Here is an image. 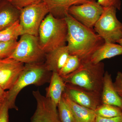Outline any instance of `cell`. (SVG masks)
<instances>
[{
  "label": "cell",
  "mask_w": 122,
  "mask_h": 122,
  "mask_svg": "<svg viewBox=\"0 0 122 122\" xmlns=\"http://www.w3.org/2000/svg\"><path fill=\"white\" fill-rule=\"evenodd\" d=\"M65 18L68 27L67 46L70 55H76L81 61L89 59L94 51L103 44V39L92 29L83 25L69 14Z\"/></svg>",
  "instance_id": "1"
},
{
  "label": "cell",
  "mask_w": 122,
  "mask_h": 122,
  "mask_svg": "<svg viewBox=\"0 0 122 122\" xmlns=\"http://www.w3.org/2000/svg\"><path fill=\"white\" fill-rule=\"evenodd\" d=\"M52 72L46 68L44 63L38 62L25 64L14 85L7 91L6 102L10 109H18L15 104L20 92L30 85L41 86L50 82Z\"/></svg>",
  "instance_id": "2"
},
{
  "label": "cell",
  "mask_w": 122,
  "mask_h": 122,
  "mask_svg": "<svg viewBox=\"0 0 122 122\" xmlns=\"http://www.w3.org/2000/svg\"><path fill=\"white\" fill-rule=\"evenodd\" d=\"M105 73L103 62L94 64L86 59L81 61L76 71L62 77L66 83L102 93Z\"/></svg>",
  "instance_id": "3"
},
{
  "label": "cell",
  "mask_w": 122,
  "mask_h": 122,
  "mask_svg": "<svg viewBox=\"0 0 122 122\" xmlns=\"http://www.w3.org/2000/svg\"><path fill=\"white\" fill-rule=\"evenodd\" d=\"M68 27L65 18H58L50 13L46 16L39 28V46L45 53L66 46Z\"/></svg>",
  "instance_id": "4"
},
{
  "label": "cell",
  "mask_w": 122,
  "mask_h": 122,
  "mask_svg": "<svg viewBox=\"0 0 122 122\" xmlns=\"http://www.w3.org/2000/svg\"><path fill=\"white\" fill-rule=\"evenodd\" d=\"M116 9L103 8V11L94 28L105 43H115L122 38V23L116 17Z\"/></svg>",
  "instance_id": "5"
},
{
  "label": "cell",
  "mask_w": 122,
  "mask_h": 122,
  "mask_svg": "<svg viewBox=\"0 0 122 122\" xmlns=\"http://www.w3.org/2000/svg\"><path fill=\"white\" fill-rule=\"evenodd\" d=\"M46 53L41 47L38 37L24 34L21 36L16 46L9 58L25 64L41 62Z\"/></svg>",
  "instance_id": "6"
},
{
  "label": "cell",
  "mask_w": 122,
  "mask_h": 122,
  "mask_svg": "<svg viewBox=\"0 0 122 122\" xmlns=\"http://www.w3.org/2000/svg\"><path fill=\"white\" fill-rule=\"evenodd\" d=\"M49 13L44 1L29 5L20 10L19 22L24 34L38 37L40 26Z\"/></svg>",
  "instance_id": "7"
},
{
  "label": "cell",
  "mask_w": 122,
  "mask_h": 122,
  "mask_svg": "<svg viewBox=\"0 0 122 122\" xmlns=\"http://www.w3.org/2000/svg\"><path fill=\"white\" fill-rule=\"evenodd\" d=\"M103 11V8L95 0H93L71 6L68 10V14L83 25L92 29Z\"/></svg>",
  "instance_id": "8"
},
{
  "label": "cell",
  "mask_w": 122,
  "mask_h": 122,
  "mask_svg": "<svg viewBox=\"0 0 122 122\" xmlns=\"http://www.w3.org/2000/svg\"><path fill=\"white\" fill-rule=\"evenodd\" d=\"M32 94L36 102V108L30 122H61L57 107L50 99L43 96L39 90Z\"/></svg>",
  "instance_id": "9"
},
{
  "label": "cell",
  "mask_w": 122,
  "mask_h": 122,
  "mask_svg": "<svg viewBox=\"0 0 122 122\" xmlns=\"http://www.w3.org/2000/svg\"><path fill=\"white\" fill-rule=\"evenodd\" d=\"M65 92L75 102L93 110L102 104L101 93L66 83Z\"/></svg>",
  "instance_id": "10"
},
{
  "label": "cell",
  "mask_w": 122,
  "mask_h": 122,
  "mask_svg": "<svg viewBox=\"0 0 122 122\" xmlns=\"http://www.w3.org/2000/svg\"><path fill=\"white\" fill-rule=\"evenodd\" d=\"M24 63L12 58H0V87L10 90L24 69Z\"/></svg>",
  "instance_id": "11"
},
{
  "label": "cell",
  "mask_w": 122,
  "mask_h": 122,
  "mask_svg": "<svg viewBox=\"0 0 122 122\" xmlns=\"http://www.w3.org/2000/svg\"><path fill=\"white\" fill-rule=\"evenodd\" d=\"M70 55L67 45L61 46L46 53V68L51 72L58 73Z\"/></svg>",
  "instance_id": "12"
},
{
  "label": "cell",
  "mask_w": 122,
  "mask_h": 122,
  "mask_svg": "<svg viewBox=\"0 0 122 122\" xmlns=\"http://www.w3.org/2000/svg\"><path fill=\"white\" fill-rule=\"evenodd\" d=\"M101 97L102 104L115 106L122 110V98L116 90L111 74L107 71L104 74Z\"/></svg>",
  "instance_id": "13"
},
{
  "label": "cell",
  "mask_w": 122,
  "mask_h": 122,
  "mask_svg": "<svg viewBox=\"0 0 122 122\" xmlns=\"http://www.w3.org/2000/svg\"><path fill=\"white\" fill-rule=\"evenodd\" d=\"M93 0H44L49 13L58 18H64L71 6L84 4Z\"/></svg>",
  "instance_id": "14"
},
{
  "label": "cell",
  "mask_w": 122,
  "mask_h": 122,
  "mask_svg": "<svg viewBox=\"0 0 122 122\" xmlns=\"http://www.w3.org/2000/svg\"><path fill=\"white\" fill-rule=\"evenodd\" d=\"M62 97L69 107L75 122H95L97 116L95 111L75 102L65 92Z\"/></svg>",
  "instance_id": "15"
},
{
  "label": "cell",
  "mask_w": 122,
  "mask_h": 122,
  "mask_svg": "<svg viewBox=\"0 0 122 122\" xmlns=\"http://www.w3.org/2000/svg\"><path fill=\"white\" fill-rule=\"evenodd\" d=\"M20 10L7 0L0 2V31L12 25L19 20Z\"/></svg>",
  "instance_id": "16"
},
{
  "label": "cell",
  "mask_w": 122,
  "mask_h": 122,
  "mask_svg": "<svg viewBox=\"0 0 122 122\" xmlns=\"http://www.w3.org/2000/svg\"><path fill=\"white\" fill-rule=\"evenodd\" d=\"M122 54V47L115 43H103L95 51L89 58L92 63L97 64L104 59Z\"/></svg>",
  "instance_id": "17"
},
{
  "label": "cell",
  "mask_w": 122,
  "mask_h": 122,
  "mask_svg": "<svg viewBox=\"0 0 122 122\" xmlns=\"http://www.w3.org/2000/svg\"><path fill=\"white\" fill-rule=\"evenodd\" d=\"M49 86L46 89V97L57 107L65 91L66 83L58 73L52 72Z\"/></svg>",
  "instance_id": "18"
},
{
  "label": "cell",
  "mask_w": 122,
  "mask_h": 122,
  "mask_svg": "<svg viewBox=\"0 0 122 122\" xmlns=\"http://www.w3.org/2000/svg\"><path fill=\"white\" fill-rule=\"evenodd\" d=\"M24 34L19 20L12 25L0 31V41L17 40L19 36Z\"/></svg>",
  "instance_id": "19"
},
{
  "label": "cell",
  "mask_w": 122,
  "mask_h": 122,
  "mask_svg": "<svg viewBox=\"0 0 122 122\" xmlns=\"http://www.w3.org/2000/svg\"><path fill=\"white\" fill-rule=\"evenodd\" d=\"M81 61L78 57L70 55L58 74L62 77L70 74L79 67Z\"/></svg>",
  "instance_id": "20"
},
{
  "label": "cell",
  "mask_w": 122,
  "mask_h": 122,
  "mask_svg": "<svg viewBox=\"0 0 122 122\" xmlns=\"http://www.w3.org/2000/svg\"><path fill=\"white\" fill-rule=\"evenodd\" d=\"M97 116L104 118H111L120 115L122 110L112 105L102 104L95 110Z\"/></svg>",
  "instance_id": "21"
},
{
  "label": "cell",
  "mask_w": 122,
  "mask_h": 122,
  "mask_svg": "<svg viewBox=\"0 0 122 122\" xmlns=\"http://www.w3.org/2000/svg\"><path fill=\"white\" fill-rule=\"evenodd\" d=\"M57 109L61 122H75L69 107L62 97L58 105Z\"/></svg>",
  "instance_id": "22"
},
{
  "label": "cell",
  "mask_w": 122,
  "mask_h": 122,
  "mask_svg": "<svg viewBox=\"0 0 122 122\" xmlns=\"http://www.w3.org/2000/svg\"><path fill=\"white\" fill-rule=\"evenodd\" d=\"M17 42V40L0 41V58L9 57L15 49Z\"/></svg>",
  "instance_id": "23"
},
{
  "label": "cell",
  "mask_w": 122,
  "mask_h": 122,
  "mask_svg": "<svg viewBox=\"0 0 122 122\" xmlns=\"http://www.w3.org/2000/svg\"><path fill=\"white\" fill-rule=\"evenodd\" d=\"M14 7L21 10L25 7L31 5L39 4L44 0H7Z\"/></svg>",
  "instance_id": "24"
},
{
  "label": "cell",
  "mask_w": 122,
  "mask_h": 122,
  "mask_svg": "<svg viewBox=\"0 0 122 122\" xmlns=\"http://www.w3.org/2000/svg\"><path fill=\"white\" fill-rule=\"evenodd\" d=\"M97 3L103 8L113 7L120 10L121 8V0H98Z\"/></svg>",
  "instance_id": "25"
},
{
  "label": "cell",
  "mask_w": 122,
  "mask_h": 122,
  "mask_svg": "<svg viewBox=\"0 0 122 122\" xmlns=\"http://www.w3.org/2000/svg\"><path fill=\"white\" fill-rule=\"evenodd\" d=\"M9 108L6 101L0 106V122H9Z\"/></svg>",
  "instance_id": "26"
},
{
  "label": "cell",
  "mask_w": 122,
  "mask_h": 122,
  "mask_svg": "<svg viewBox=\"0 0 122 122\" xmlns=\"http://www.w3.org/2000/svg\"><path fill=\"white\" fill-rule=\"evenodd\" d=\"M114 86L117 93L122 98V72L117 73L115 80L113 82Z\"/></svg>",
  "instance_id": "27"
},
{
  "label": "cell",
  "mask_w": 122,
  "mask_h": 122,
  "mask_svg": "<svg viewBox=\"0 0 122 122\" xmlns=\"http://www.w3.org/2000/svg\"><path fill=\"white\" fill-rule=\"evenodd\" d=\"M95 122H122V113L118 116L111 118H104L96 116Z\"/></svg>",
  "instance_id": "28"
},
{
  "label": "cell",
  "mask_w": 122,
  "mask_h": 122,
  "mask_svg": "<svg viewBox=\"0 0 122 122\" xmlns=\"http://www.w3.org/2000/svg\"><path fill=\"white\" fill-rule=\"evenodd\" d=\"M7 92L0 87V106L6 100Z\"/></svg>",
  "instance_id": "29"
},
{
  "label": "cell",
  "mask_w": 122,
  "mask_h": 122,
  "mask_svg": "<svg viewBox=\"0 0 122 122\" xmlns=\"http://www.w3.org/2000/svg\"><path fill=\"white\" fill-rule=\"evenodd\" d=\"M117 43H118L119 45H120L122 47V38L118 41H117Z\"/></svg>",
  "instance_id": "30"
},
{
  "label": "cell",
  "mask_w": 122,
  "mask_h": 122,
  "mask_svg": "<svg viewBox=\"0 0 122 122\" xmlns=\"http://www.w3.org/2000/svg\"><path fill=\"white\" fill-rule=\"evenodd\" d=\"M2 0H0V2H1V1H2Z\"/></svg>",
  "instance_id": "31"
}]
</instances>
